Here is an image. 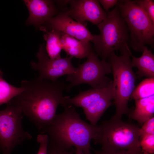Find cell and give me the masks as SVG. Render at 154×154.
<instances>
[{
  "mask_svg": "<svg viewBox=\"0 0 154 154\" xmlns=\"http://www.w3.org/2000/svg\"><path fill=\"white\" fill-rule=\"evenodd\" d=\"M75 154H84L81 149L79 148H76Z\"/></svg>",
  "mask_w": 154,
  "mask_h": 154,
  "instance_id": "27",
  "label": "cell"
},
{
  "mask_svg": "<svg viewBox=\"0 0 154 154\" xmlns=\"http://www.w3.org/2000/svg\"><path fill=\"white\" fill-rule=\"evenodd\" d=\"M46 23L50 30L62 32L83 41L89 42L93 40V35L86 26L74 21L66 11L60 13Z\"/></svg>",
  "mask_w": 154,
  "mask_h": 154,
  "instance_id": "12",
  "label": "cell"
},
{
  "mask_svg": "<svg viewBox=\"0 0 154 154\" xmlns=\"http://www.w3.org/2000/svg\"><path fill=\"white\" fill-rule=\"evenodd\" d=\"M142 52V55L139 57H135L131 54L132 66L137 68L136 74L139 77L154 78V54L146 46Z\"/></svg>",
  "mask_w": 154,
  "mask_h": 154,
  "instance_id": "16",
  "label": "cell"
},
{
  "mask_svg": "<svg viewBox=\"0 0 154 154\" xmlns=\"http://www.w3.org/2000/svg\"><path fill=\"white\" fill-rule=\"evenodd\" d=\"M70 7L66 11L72 19L86 26V21L98 25L106 17L108 13L102 9L98 0H66Z\"/></svg>",
  "mask_w": 154,
  "mask_h": 154,
  "instance_id": "11",
  "label": "cell"
},
{
  "mask_svg": "<svg viewBox=\"0 0 154 154\" xmlns=\"http://www.w3.org/2000/svg\"><path fill=\"white\" fill-rule=\"evenodd\" d=\"M114 96L112 80L105 88L81 91L72 98L67 96L66 102L67 105L82 108L90 124L95 125L105 111L112 105Z\"/></svg>",
  "mask_w": 154,
  "mask_h": 154,
  "instance_id": "8",
  "label": "cell"
},
{
  "mask_svg": "<svg viewBox=\"0 0 154 154\" xmlns=\"http://www.w3.org/2000/svg\"><path fill=\"white\" fill-rule=\"evenodd\" d=\"M94 154H139L131 151L125 150H94Z\"/></svg>",
  "mask_w": 154,
  "mask_h": 154,
  "instance_id": "25",
  "label": "cell"
},
{
  "mask_svg": "<svg viewBox=\"0 0 154 154\" xmlns=\"http://www.w3.org/2000/svg\"><path fill=\"white\" fill-rule=\"evenodd\" d=\"M60 42L62 49L67 55L82 59L87 57L91 49L89 42L79 40L61 32Z\"/></svg>",
  "mask_w": 154,
  "mask_h": 154,
  "instance_id": "14",
  "label": "cell"
},
{
  "mask_svg": "<svg viewBox=\"0 0 154 154\" xmlns=\"http://www.w3.org/2000/svg\"><path fill=\"white\" fill-rule=\"evenodd\" d=\"M37 57L38 62L32 61L31 64L33 69L38 72V77L40 79L55 82L59 78L73 74L77 70V67H74L72 63V57L50 59L44 44L40 45Z\"/></svg>",
  "mask_w": 154,
  "mask_h": 154,
  "instance_id": "10",
  "label": "cell"
},
{
  "mask_svg": "<svg viewBox=\"0 0 154 154\" xmlns=\"http://www.w3.org/2000/svg\"><path fill=\"white\" fill-rule=\"evenodd\" d=\"M98 27L100 34L93 35L92 42L96 54L102 60H105L114 51L121 50L127 44L129 31L117 7L108 12Z\"/></svg>",
  "mask_w": 154,
  "mask_h": 154,
  "instance_id": "6",
  "label": "cell"
},
{
  "mask_svg": "<svg viewBox=\"0 0 154 154\" xmlns=\"http://www.w3.org/2000/svg\"><path fill=\"white\" fill-rule=\"evenodd\" d=\"M3 72H2L1 70L0 69V76H3Z\"/></svg>",
  "mask_w": 154,
  "mask_h": 154,
  "instance_id": "28",
  "label": "cell"
},
{
  "mask_svg": "<svg viewBox=\"0 0 154 154\" xmlns=\"http://www.w3.org/2000/svg\"><path fill=\"white\" fill-rule=\"evenodd\" d=\"M23 90L21 87H17L11 85L0 76V105L7 104Z\"/></svg>",
  "mask_w": 154,
  "mask_h": 154,
  "instance_id": "19",
  "label": "cell"
},
{
  "mask_svg": "<svg viewBox=\"0 0 154 154\" xmlns=\"http://www.w3.org/2000/svg\"><path fill=\"white\" fill-rule=\"evenodd\" d=\"M0 110V150L3 154H11L17 146L32 136L23 129V114L18 107L8 102Z\"/></svg>",
  "mask_w": 154,
  "mask_h": 154,
  "instance_id": "9",
  "label": "cell"
},
{
  "mask_svg": "<svg viewBox=\"0 0 154 154\" xmlns=\"http://www.w3.org/2000/svg\"><path fill=\"white\" fill-rule=\"evenodd\" d=\"M49 137L46 134H40L37 137V141L39 143V147L37 154H48V147Z\"/></svg>",
  "mask_w": 154,
  "mask_h": 154,
  "instance_id": "24",
  "label": "cell"
},
{
  "mask_svg": "<svg viewBox=\"0 0 154 154\" xmlns=\"http://www.w3.org/2000/svg\"><path fill=\"white\" fill-rule=\"evenodd\" d=\"M98 1L106 11H108L110 8L117 4L118 1L117 0H100Z\"/></svg>",
  "mask_w": 154,
  "mask_h": 154,
  "instance_id": "26",
  "label": "cell"
},
{
  "mask_svg": "<svg viewBox=\"0 0 154 154\" xmlns=\"http://www.w3.org/2000/svg\"><path fill=\"white\" fill-rule=\"evenodd\" d=\"M135 101V109L129 113V116L142 125L146 121L154 117V95Z\"/></svg>",
  "mask_w": 154,
  "mask_h": 154,
  "instance_id": "15",
  "label": "cell"
},
{
  "mask_svg": "<svg viewBox=\"0 0 154 154\" xmlns=\"http://www.w3.org/2000/svg\"><path fill=\"white\" fill-rule=\"evenodd\" d=\"M152 23L154 24V2L152 0H138Z\"/></svg>",
  "mask_w": 154,
  "mask_h": 154,
  "instance_id": "23",
  "label": "cell"
},
{
  "mask_svg": "<svg viewBox=\"0 0 154 154\" xmlns=\"http://www.w3.org/2000/svg\"><path fill=\"white\" fill-rule=\"evenodd\" d=\"M76 148L67 149L62 147L49 139L48 147V154H74Z\"/></svg>",
  "mask_w": 154,
  "mask_h": 154,
  "instance_id": "21",
  "label": "cell"
},
{
  "mask_svg": "<svg viewBox=\"0 0 154 154\" xmlns=\"http://www.w3.org/2000/svg\"><path fill=\"white\" fill-rule=\"evenodd\" d=\"M139 143L142 154H154V134L139 139Z\"/></svg>",
  "mask_w": 154,
  "mask_h": 154,
  "instance_id": "20",
  "label": "cell"
},
{
  "mask_svg": "<svg viewBox=\"0 0 154 154\" xmlns=\"http://www.w3.org/2000/svg\"><path fill=\"white\" fill-rule=\"evenodd\" d=\"M154 94V78L143 80L135 87L130 98L134 100L147 98Z\"/></svg>",
  "mask_w": 154,
  "mask_h": 154,
  "instance_id": "18",
  "label": "cell"
},
{
  "mask_svg": "<svg viewBox=\"0 0 154 154\" xmlns=\"http://www.w3.org/2000/svg\"><path fill=\"white\" fill-rule=\"evenodd\" d=\"M67 84L63 81L52 82L38 77L21 83L23 91L9 102L19 108L23 114L41 131L54 119L58 106H67L63 92Z\"/></svg>",
  "mask_w": 154,
  "mask_h": 154,
  "instance_id": "1",
  "label": "cell"
},
{
  "mask_svg": "<svg viewBox=\"0 0 154 154\" xmlns=\"http://www.w3.org/2000/svg\"><path fill=\"white\" fill-rule=\"evenodd\" d=\"M139 139L144 137L154 134V117L145 121L140 127L139 130Z\"/></svg>",
  "mask_w": 154,
  "mask_h": 154,
  "instance_id": "22",
  "label": "cell"
},
{
  "mask_svg": "<svg viewBox=\"0 0 154 154\" xmlns=\"http://www.w3.org/2000/svg\"><path fill=\"white\" fill-rule=\"evenodd\" d=\"M98 127L93 140L95 144L101 145V149L125 150L142 154L139 143L140 127L136 124L112 116Z\"/></svg>",
  "mask_w": 154,
  "mask_h": 154,
  "instance_id": "3",
  "label": "cell"
},
{
  "mask_svg": "<svg viewBox=\"0 0 154 154\" xmlns=\"http://www.w3.org/2000/svg\"><path fill=\"white\" fill-rule=\"evenodd\" d=\"M120 51L121 56H117L113 52L108 58L113 77L114 100L116 108L113 117L117 119H121L123 115L130 112L128 104L135 87L136 79L130 59L131 53L128 44Z\"/></svg>",
  "mask_w": 154,
  "mask_h": 154,
  "instance_id": "4",
  "label": "cell"
},
{
  "mask_svg": "<svg viewBox=\"0 0 154 154\" xmlns=\"http://www.w3.org/2000/svg\"><path fill=\"white\" fill-rule=\"evenodd\" d=\"M64 108V111L56 115L40 133L47 134L50 140L62 147L70 149L75 147L81 149L84 154H92L90 143L96 136L98 125L82 120L72 105Z\"/></svg>",
  "mask_w": 154,
  "mask_h": 154,
  "instance_id": "2",
  "label": "cell"
},
{
  "mask_svg": "<svg viewBox=\"0 0 154 154\" xmlns=\"http://www.w3.org/2000/svg\"><path fill=\"white\" fill-rule=\"evenodd\" d=\"M117 5L120 15L129 31L130 44L133 50L142 52L145 45L153 47L154 24L138 0H120Z\"/></svg>",
  "mask_w": 154,
  "mask_h": 154,
  "instance_id": "5",
  "label": "cell"
},
{
  "mask_svg": "<svg viewBox=\"0 0 154 154\" xmlns=\"http://www.w3.org/2000/svg\"><path fill=\"white\" fill-rule=\"evenodd\" d=\"M98 56L92 49L86 60L79 64L76 72L67 75L66 80L70 83L66 90L70 91L82 84H88L95 89H102L110 84L112 80L106 75L112 72L111 65L105 60H100Z\"/></svg>",
  "mask_w": 154,
  "mask_h": 154,
  "instance_id": "7",
  "label": "cell"
},
{
  "mask_svg": "<svg viewBox=\"0 0 154 154\" xmlns=\"http://www.w3.org/2000/svg\"><path fill=\"white\" fill-rule=\"evenodd\" d=\"M29 15L27 24L39 27L52 18L57 12L52 1L47 0H25Z\"/></svg>",
  "mask_w": 154,
  "mask_h": 154,
  "instance_id": "13",
  "label": "cell"
},
{
  "mask_svg": "<svg viewBox=\"0 0 154 154\" xmlns=\"http://www.w3.org/2000/svg\"><path fill=\"white\" fill-rule=\"evenodd\" d=\"M43 38L46 42L45 49L49 58L54 59L61 58L62 48L60 42L61 32L54 29L44 31Z\"/></svg>",
  "mask_w": 154,
  "mask_h": 154,
  "instance_id": "17",
  "label": "cell"
}]
</instances>
